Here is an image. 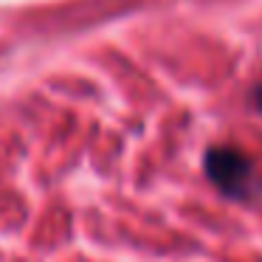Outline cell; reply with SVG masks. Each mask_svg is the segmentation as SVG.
Masks as SVG:
<instances>
[{
    "instance_id": "2",
    "label": "cell",
    "mask_w": 262,
    "mask_h": 262,
    "mask_svg": "<svg viewBox=\"0 0 262 262\" xmlns=\"http://www.w3.org/2000/svg\"><path fill=\"white\" fill-rule=\"evenodd\" d=\"M251 96H254V104H256V107L262 110V85H256V88H254V93H251Z\"/></svg>"
},
{
    "instance_id": "1",
    "label": "cell",
    "mask_w": 262,
    "mask_h": 262,
    "mask_svg": "<svg viewBox=\"0 0 262 262\" xmlns=\"http://www.w3.org/2000/svg\"><path fill=\"white\" fill-rule=\"evenodd\" d=\"M203 169L217 192H223L226 198L243 200L254 192V164L237 147H209L203 155Z\"/></svg>"
}]
</instances>
